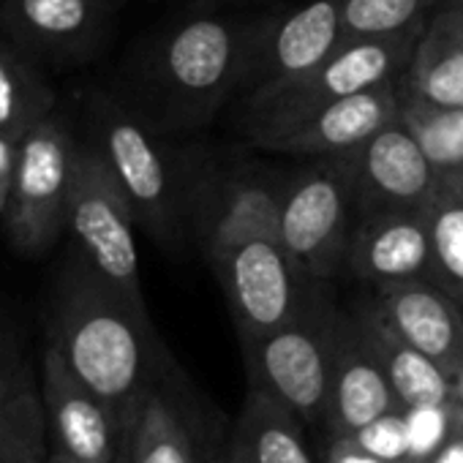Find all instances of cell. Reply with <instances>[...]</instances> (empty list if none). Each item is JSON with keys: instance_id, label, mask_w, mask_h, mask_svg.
<instances>
[{"instance_id": "obj_7", "label": "cell", "mask_w": 463, "mask_h": 463, "mask_svg": "<svg viewBox=\"0 0 463 463\" xmlns=\"http://www.w3.org/2000/svg\"><path fill=\"white\" fill-rule=\"evenodd\" d=\"M66 235L71 246L99 270L123 298L147 308L139 279L137 215L90 142H80L69 194Z\"/></svg>"}, {"instance_id": "obj_5", "label": "cell", "mask_w": 463, "mask_h": 463, "mask_svg": "<svg viewBox=\"0 0 463 463\" xmlns=\"http://www.w3.org/2000/svg\"><path fill=\"white\" fill-rule=\"evenodd\" d=\"M341 317L344 308L333 303L327 284H322L298 319L260 338L241 341L249 387L276 395L306 425H327Z\"/></svg>"}, {"instance_id": "obj_9", "label": "cell", "mask_w": 463, "mask_h": 463, "mask_svg": "<svg viewBox=\"0 0 463 463\" xmlns=\"http://www.w3.org/2000/svg\"><path fill=\"white\" fill-rule=\"evenodd\" d=\"M235 322L238 338L251 341L298 319L322 284L279 241H251L207 260Z\"/></svg>"}, {"instance_id": "obj_22", "label": "cell", "mask_w": 463, "mask_h": 463, "mask_svg": "<svg viewBox=\"0 0 463 463\" xmlns=\"http://www.w3.org/2000/svg\"><path fill=\"white\" fill-rule=\"evenodd\" d=\"M177 365L147 392L128 433L131 463H199L177 398Z\"/></svg>"}, {"instance_id": "obj_15", "label": "cell", "mask_w": 463, "mask_h": 463, "mask_svg": "<svg viewBox=\"0 0 463 463\" xmlns=\"http://www.w3.org/2000/svg\"><path fill=\"white\" fill-rule=\"evenodd\" d=\"M352 183L357 215L428 207L439 177L417 139L395 118L354 150L335 156Z\"/></svg>"}, {"instance_id": "obj_1", "label": "cell", "mask_w": 463, "mask_h": 463, "mask_svg": "<svg viewBox=\"0 0 463 463\" xmlns=\"http://www.w3.org/2000/svg\"><path fill=\"white\" fill-rule=\"evenodd\" d=\"M44 335L128 433L147 392L175 368L147 308L123 298L74 246L50 284Z\"/></svg>"}, {"instance_id": "obj_37", "label": "cell", "mask_w": 463, "mask_h": 463, "mask_svg": "<svg viewBox=\"0 0 463 463\" xmlns=\"http://www.w3.org/2000/svg\"><path fill=\"white\" fill-rule=\"evenodd\" d=\"M118 463H131V460H128V449H126V452H123V458H120V460H118Z\"/></svg>"}, {"instance_id": "obj_25", "label": "cell", "mask_w": 463, "mask_h": 463, "mask_svg": "<svg viewBox=\"0 0 463 463\" xmlns=\"http://www.w3.org/2000/svg\"><path fill=\"white\" fill-rule=\"evenodd\" d=\"M398 120L417 139L439 180H463V107L425 101L401 82Z\"/></svg>"}, {"instance_id": "obj_17", "label": "cell", "mask_w": 463, "mask_h": 463, "mask_svg": "<svg viewBox=\"0 0 463 463\" xmlns=\"http://www.w3.org/2000/svg\"><path fill=\"white\" fill-rule=\"evenodd\" d=\"M382 319L414 349L428 354L452 382L463 373V308L433 281L373 289Z\"/></svg>"}, {"instance_id": "obj_24", "label": "cell", "mask_w": 463, "mask_h": 463, "mask_svg": "<svg viewBox=\"0 0 463 463\" xmlns=\"http://www.w3.org/2000/svg\"><path fill=\"white\" fill-rule=\"evenodd\" d=\"M47 455V420L42 379L31 357L0 382V463H23Z\"/></svg>"}, {"instance_id": "obj_13", "label": "cell", "mask_w": 463, "mask_h": 463, "mask_svg": "<svg viewBox=\"0 0 463 463\" xmlns=\"http://www.w3.org/2000/svg\"><path fill=\"white\" fill-rule=\"evenodd\" d=\"M401 82L403 80L338 99L287 123L243 128V139L257 150L279 153V156H300V158L344 156L398 118Z\"/></svg>"}, {"instance_id": "obj_10", "label": "cell", "mask_w": 463, "mask_h": 463, "mask_svg": "<svg viewBox=\"0 0 463 463\" xmlns=\"http://www.w3.org/2000/svg\"><path fill=\"white\" fill-rule=\"evenodd\" d=\"M357 204L344 164L333 156L311 158L287 177L279 241L319 281L346 273V254Z\"/></svg>"}, {"instance_id": "obj_16", "label": "cell", "mask_w": 463, "mask_h": 463, "mask_svg": "<svg viewBox=\"0 0 463 463\" xmlns=\"http://www.w3.org/2000/svg\"><path fill=\"white\" fill-rule=\"evenodd\" d=\"M346 273L371 289L430 281V232L425 207L357 215Z\"/></svg>"}, {"instance_id": "obj_18", "label": "cell", "mask_w": 463, "mask_h": 463, "mask_svg": "<svg viewBox=\"0 0 463 463\" xmlns=\"http://www.w3.org/2000/svg\"><path fill=\"white\" fill-rule=\"evenodd\" d=\"M401 409L382 365L357 333L352 311H344L330 379L327 428L333 436H352L371 420Z\"/></svg>"}, {"instance_id": "obj_39", "label": "cell", "mask_w": 463, "mask_h": 463, "mask_svg": "<svg viewBox=\"0 0 463 463\" xmlns=\"http://www.w3.org/2000/svg\"><path fill=\"white\" fill-rule=\"evenodd\" d=\"M449 4H455V6H460V9H463V0H449Z\"/></svg>"}, {"instance_id": "obj_40", "label": "cell", "mask_w": 463, "mask_h": 463, "mask_svg": "<svg viewBox=\"0 0 463 463\" xmlns=\"http://www.w3.org/2000/svg\"><path fill=\"white\" fill-rule=\"evenodd\" d=\"M115 4H118V6H120V4H126V0H115Z\"/></svg>"}, {"instance_id": "obj_3", "label": "cell", "mask_w": 463, "mask_h": 463, "mask_svg": "<svg viewBox=\"0 0 463 463\" xmlns=\"http://www.w3.org/2000/svg\"><path fill=\"white\" fill-rule=\"evenodd\" d=\"M88 142L101 153L123 188L137 226L169 254L188 243L185 153L172 147L134 107L107 90L88 99Z\"/></svg>"}, {"instance_id": "obj_34", "label": "cell", "mask_w": 463, "mask_h": 463, "mask_svg": "<svg viewBox=\"0 0 463 463\" xmlns=\"http://www.w3.org/2000/svg\"><path fill=\"white\" fill-rule=\"evenodd\" d=\"M204 6H213V4H254V0H199Z\"/></svg>"}, {"instance_id": "obj_28", "label": "cell", "mask_w": 463, "mask_h": 463, "mask_svg": "<svg viewBox=\"0 0 463 463\" xmlns=\"http://www.w3.org/2000/svg\"><path fill=\"white\" fill-rule=\"evenodd\" d=\"M403 414L409 439L406 463H428L444 441L463 428V403L455 395L441 403L403 409Z\"/></svg>"}, {"instance_id": "obj_2", "label": "cell", "mask_w": 463, "mask_h": 463, "mask_svg": "<svg viewBox=\"0 0 463 463\" xmlns=\"http://www.w3.org/2000/svg\"><path fill=\"white\" fill-rule=\"evenodd\" d=\"M251 20L191 14L169 25L134 69V107L158 134L207 128L241 90Z\"/></svg>"}, {"instance_id": "obj_20", "label": "cell", "mask_w": 463, "mask_h": 463, "mask_svg": "<svg viewBox=\"0 0 463 463\" xmlns=\"http://www.w3.org/2000/svg\"><path fill=\"white\" fill-rule=\"evenodd\" d=\"M303 420L276 395L249 387L229 436L226 463H314L303 439Z\"/></svg>"}, {"instance_id": "obj_12", "label": "cell", "mask_w": 463, "mask_h": 463, "mask_svg": "<svg viewBox=\"0 0 463 463\" xmlns=\"http://www.w3.org/2000/svg\"><path fill=\"white\" fill-rule=\"evenodd\" d=\"M39 379L47 420V460L118 463L128 449L126 422L50 344H44Z\"/></svg>"}, {"instance_id": "obj_32", "label": "cell", "mask_w": 463, "mask_h": 463, "mask_svg": "<svg viewBox=\"0 0 463 463\" xmlns=\"http://www.w3.org/2000/svg\"><path fill=\"white\" fill-rule=\"evenodd\" d=\"M325 463H384L376 455L365 452L352 436H333Z\"/></svg>"}, {"instance_id": "obj_35", "label": "cell", "mask_w": 463, "mask_h": 463, "mask_svg": "<svg viewBox=\"0 0 463 463\" xmlns=\"http://www.w3.org/2000/svg\"><path fill=\"white\" fill-rule=\"evenodd\" d=\"M455 398H458V401L463 403V373H460V376L455 379Z\"/></svg>"}, {"instance_id": "obj_31", "label": "cell", "mask_w": 463, "mask_h": 463, "mask_svg": "<svg viewBox=\"0 0 463 463\" xmlns=\"http://www.w3.org/2000/svg\"><path fill=\"white\" fill-rule=\"evenodd\" d=\"M17 158H20V139L0 134V215L6 213V204H9Z\"/></svg>"}, {"instance_id": "obj_8", "label": "cell", "mask_w": 463, "mask_h": 463, "mask_svg": "<svg viewBox=\"0 0 463 463\" xmlns=\"http://www.w3.org/2000/svg\"><path fill=\"white\" fill-rule=\"evenodd\" d=\"M422 28L425 23L390 36L344 39L306 77L284 85L270 96L243 104V128L287 123L338 99L403 80L414 58L417 42L422 36Z\"/></svg>"}, {"instance_id": "obj_21", "label": "cell", "mask_w": 463, "mask_h": 463, "mask_svg": "<svg viewBox=\"0 0 463 463\" xmlns=\"http://www.w3.org/2000/svg\"><path fill=\"white\" fill-rule=\"evenodd\" d=\"M403 88L441 107H463V9L441 0L422 28Z\"/></svg>"}, {"instance_id": "obj_23", "label": "cell", "mask_w": 463, "mask_h": 463, "mask_svg": "<svg viewBox=\"0 0 463 463\" xmlns=\"http://www.w3.org/2000/svg\"><path fill=\"white\" fill-rule=\"evenodd\" d=\"M58 109V93L44 66L14 39L0 33V134L23 139Z\"/></svg>"}, {"instance_id": "obj_33", "label": "cell", "mask_w": 463, "mask_h": 463, "mask_svg": "<svg viewBox=\"0 0 463 463\" xmlns=\"http://www.w3.org/2000/svg\"><path fill=\"white\" fill-rule=\"evenodd\" d=\"M428 463H463V428L452 433Z\"/></svg>"}, {"instance_id": "obj_38", "label": "cell", "mask_w": 463, "mask_h": 463, "mask_svg": "<svg viewBox=\"0 0 463 463\" xmlns=\"http://www.w3.org/2000/svg\"><path fill=\"white\" fill-rule=\"evenodd\" d=\"M204 463H226L223 458H213V460H204Z\"/></svg>"}, {"instance_id": "obj_26", "label": "cell", "mask_w": 463, "mask_h": 463, "mask_svg": "<svg viewBox=\"0 0 463 463\" xmlns=\"http://www.w3.org/2000/svg\"><path fill=\"white\" fill-rule=\"evenodd\" d=\"M430 281L463 308V180H439L428 207Z\"/></svg>"}, {"instance_id": "obj_29", "label": "cell", "mask_w": 463, "mask_h": 463, "mask_svg": "<svg viewBox=\"0 0 463 463\" xmlns=\"http://www.w3.org/2000/svg\"><path fill=\"white\" fill-rule=\"evenodd\" d=\"M352 439L371 455H376L384 463H406L409 439H406V414L403 409H392L368 425H363Z\"/></svg>"}, {"instance_id": "obj_30", "label": "cell", "mask_w": 463, "mask_h": 463, "mask_svg": "<svg viewBox=\"0 0 463 463\" xmlns=\"http://www.w3.org/2000/svg\"><path fill=\"white\" fill-rule=\"evenodd\" d=\"M25 346H23V333L17 322L0 311V382H6L23 363H25Z\"/></svg>"}, {"instance_id": "obj_14", "label": "cell", "mask_w": 463, "mask_h": 463, "mask_svg": "<svg viewBox=\"0 0 463 463\" xmlns=\"http://www.w3.org/2000/svg\"><path fill=\"white\" fill-rule=\"evenodd\" d=\"M115 9V0H0V33L42 66H77L104 50Z\"/></svg>"}, {"instance_id": "obj_36", "label": "cell", "mask_w": 463, "mask_h": 463, "mask_svg": "<svg viewBox=\"0 0 463 463\" xmlns=\"http://www.w3.org/2000/svg\"><path fill=\"white\" fill-rule=\"evenodd\" d=\"M23 463H50V460H47V455H36V458H28V460H23Z\"/></svg>"}, {"instance_id": "obj_11", "label": "cell", "mask_w": 463, "mask_h": 463, "mask_svg": "<svg viewBox=\"0 0 463 463\" xmlns=\"http://www.w3.org/2000/svg\"><path fill=\"white\" fill-rule=\"evenodd\" d=\"M341 0H303L251 20L238 96L243 104L306 77L341 44Z\"/></svg>"}, {"instance_id": "obj_4", "label": "cell", "mask_w": 463, "mask_h": 463, "mask_svg": "<svg viewBox=\"0 0 463 463\" xmlns=\"http://www.w3.org/2000/svg\"><path fill=\"white\" fill-rule=\"evenodd\" d=\"M185 229L204 260L251 241L279 238L287 172L262 161L183 147Z\"/></svg>"}, {"instance_id": "obj_27", "label": "cell", "mask_w": 463, "mask_h": 463, "mask_svg": "<svg viewBox=\"0 0 463 463\" xmlns=\"http://www.w3.org/2000/svg\"><path fill=\"white\" fill-rule=\"evenodd\" d=\"M441 0H341V39L390 36L428 23Z\"/></svg>"}, {"instance_id": "obj_6", "label": "cell", "mask_w": 463, "mask_h": 463, "mask_svg": "<svg viewBox=\"0 0 463 463\" xmlns=\"http://www.w3.org/2000/svg\"><path fill=\"white\" fill-rule=\"evenodd\" d=\"M77 150L74 128L58 109L20 139L9 204L0 215L9 243L20 254L42 257L66 235Z\"/></svg>"}, {"instance_id": "obj_19", "label": "cell", "mask_w": 463, "mask_h": 463, "mask_svg": "<svg viewBox=\"0 0 463 463\" xmlns=\"http://www.w3.org/2000/svg\"><path fill=\"white\" fill-rule=\"evenodd\" d=\"M352 319L357 325L360 338L368 352L382 365L401 409L441 403L455 395V382L420 349L406 344L376 311L373 300L352 308Z\"/></svg>"}]
</instances>
